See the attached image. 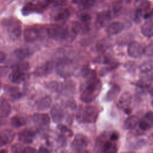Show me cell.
<instances>
[{
    "instance_id": "6da1fadb",
    "label": "cell",
    "mask_w": 153,
    "mask_h": 153,
    "mask_svg": "<svg viewBox=\"0 0 153 153\" xmlns=\"http://www.w3.org/2000/svg\"><path fill=\"white\" fill-rule=\"evenodd\" d=\"M102 88V82L96 77L87 79L80 95V99L84 103H90L99 94Z\"/></svg>"
},
{
    "instance_id": "7a4b0ae2",
    "label": "cell",
    "mask_w": 153,
    "mask_h": 153,
    "mask_svg": "<svg viewBox=\"0 0 153 153\" xmlns=\"http://www.w3.org/2000/svg\"><path fill=\"white\" fill-rule=\"evenodd\" d=\"M46 34L51 39L57 41H71L75 34L67 26L61 25H51L45 28Z\"/></svg>"
},
{
    "instance_id": "3957f363",
    "label": "cell",
    "mask_w": 153,
    "mask_h": 153,
    "mask_svg": "<svg viewBox=\"0 0 153 153\" xmlns=\"http://www.w3.org/2000/svg\"><path fill=\"white\" fill-rule=\"evenodd\" d=\"M99 111L94 106L87 105L81 107L77 113L78 120L84 123H95L98 118Z\"/></svg>"
},
{
    "instance_id": "277c9868",
    "label": "cell",
    "mask_w": 153,
    "mask_h": 153,
    "mask_svg": "<svg viewBox=\"0 0 153 153\" xmlns=\"http://www.w3.org/2000/svg\"><path fill=\"white\" fill-rule=\"evenodd\" d=\"M1 25L6 29L9 36L13 39L19 38L22 34L20 22L16 18L9 17L2 20Z\"/></svg>"
},
{
    "instance_id": "5b68a950",
    "label": "cell",
    "mask_w": 153,
    "mask_h": 153,
    "mask_svg": "<svg viewBox=\"0 0 153 153\" xmlns=\"http://www.w3.org/2000/svg\"><path fill=\"white\" fill-rule=\"evenodd\" d=\"M75 63L68 59H62L56 64L57 74L62 77H68L72 75L75 70Z\"/></svg>"
},
{
    "instance_id": "8992f818",
    "label": "cell",
    "mask_w": 153,
    "mask_h": 153,
    "mask_svg": "<svg viewBox=\"0 0 153 153\" xmlns=\"http://www.w3.org/2000/svg\"><path fill=\"white\" fill-rule=\"evenodd\" d=\"M88 145V138L82 134H76L72 142L71 148L75 152H84Z\"/></svg>"
},
{
    "instance_id": "52a82bcc",
    "label": "cell",
    "mask_w": 153,
    "mask_h": 153,
    "mask_svg": "<svg viewBox=\"0 0 153 153\" xmlns=\"http://www.w3.org/2000/svg\"><path fill=\"white\" fill-rule=\"evenodd\" d=\"M54 63L52 61H47L39 66H38L33 71V74L36 76H45L53 71Z\"/></svg>"
},
{
    "instance_id": "ba28073f",
    "label": "cell",
    "mask_w": 153,
    "mask_h": 153,
    "mask_svg": "<svg viewBox=\"0 0 153 153\" xmlns=\"http://www.w3.org/2000/svg\"><path fill=\"white\" fill-rule=\"evenodd\" d=\"M145 47L137 41L130 42L127 48V53L129 56L133 58H139L144 54Z\"/></svg>"
},
{
    "instance_id": "9c48e42d",
    "label": "cell",
    "mask_w": 153,
    "mask_h": 153,
    "mask_svg": "<svg viewBox=\"0 0 153 153\" xmlns=\"http://www.w3.org/2000/svg\"><path fill=\"white\" fill-rule=\"evenodd\" d=\"M36 135V132L30 128H25L20 131L17 135L18 140L24 143V144H29L31 143Z\"/></svg>"
},
{
    "instance_id": "30bf717a",
    "label": "cell",
    "mask_w": 153,
    "mask_h": 153,
    "mask_svg": "<svg viewBox=\"0 0 153 153\" xmlns=\"http://www.w3.org/2000/svg\"><path fill=\"white\" fill-rule=\"evenodd\" d=\"M15 133L11 129H4L0 131V148L11 143L14 137Z\"/></svg>"
},
{
    "instance_id": "8fae6325",
    "label": "cell",
    "mask_w": 153,
    "mask_h": 153,
    "mask_svg": "<svg viewBox=\"0 0 153 153\" xmlns=\"http://www.w3.org/2000/svg\"><path fill=\"white\" fill-rule=\"evenodd\" d=\"M112 14L109 11H103L99 13L95 20V26L97 28H102L107 25L111 21Z\"/></svg>"
},
{
    "instance_id": "7c38bea8",
    "label": "cell",
    "mask_w": 153,
    "mask_h": 153,
    "mask_svg": "<svg viewBox=\"0 0 153 153\" xmlns=\"http://www.w3.org/2000/svg\"><path fill=\"white\" fill-rule=\"evenodd\" d=\"M40 35L39 30L35 27L26 28L23 32V38L26 42H33L36 41Z\"/></svg>"
},
{
    "instance_id": "4fadbf2b",
    "label": "cell",
    "mask_w": 153,
    "mask_h": 153,
    "mask_svg": "<svg viewBox=\"0 0 153 153\" xmlns=\"http://www.w3.org/2000/svg\"><path fill=\"white\" fill-rule=\"evenodd\" d=\"M33 121L39 127H45L50 124V118L47 114L36 113L33 115Z\"/></svg>"
},
{
    "instance_id": "5bb4252c",
    "label": "cell",
    "mask_w": 153,
    "mask_h": 153,
    "mask_svg": "<svg viewBox=\"0 0 153 153\" xmlns=\"http://www.w3.org/2000/svg\"><path fill=\"white\" fill-rule=\"evenodd\" d=\"M112 140L110 141L105 139H99L97 145L100 148V151L103 152H117V147L114 143H113Z\"/></svg>"
},
{
    "instance_id": "9a60e30c",
    "label": "cell",
    "mask_w": 153,
    "mask_h": 153,
    "mask_svg": "<svg viewBox=\"0 0 153 153\" xmlns=\"http://www.w3.org/2000/svg\"><path fill=\"white\" fill-rule=\"evenodd\" d=\"M132 99L131 94L128 91H126L123 93L118 99L117 105L118 108L120 109H126L128 108L130 104L131 103Z\"/></svg>"
},
{
    "instance_id": "2e32d148",
    "label": "cell",
    "mask_w": 153,
    "mask_h": 153,
    "mask_svg": "<svg viewBox=\"0 0 153 153\" xmlns=\"http://www.w3.org/2000/svg\"><path fill=\"white\" fill-rule=\"evenodd\" d=\"M71 13L68 9L61 8L57 10L53 15V19L54 22L63 23L66 22L70 17Z\"/></svg>"
},
{
    "instance_id": "e0dca14e",
    "label": "cell",
    "mask_w": 153,
    "mask_h": 153,
    "mask_svg": "<svg viewBox=\"0 0 153 153\" xmlns=\"http://www.w3.org/2000/svg\"><path fill=\"white\" fill-rule=\"evenodd\" d=\"M9 78L10 81L14 83H21L27 78L26 72L13 69V71L10 74Z\"/></svg>"
},
{
    "instance_id": "ac0fdd59",
    "label": "cell",
    "mask_w": 153,
    "mask_h": 153,
    "mask_svg": "<svg viewBox=\"0 0 153 153\" xmlns=\"http://www.w3.org/2000/svg\"><path fill=\"white\" fill-rule=\"evenodd\" d=\"M50 114L52 119L56 123L62 121L65 116L63 109L59 105H54L50 110Z\"/></svg>"
},
{
    "instance_id": "d6986e66",
    "label": "cell",
    "mask_w": 153,
    "mask_h": 153,
    "mask_svg": "<svg viewBox=\"0 0 153 153\" xmlns=\"http://www.w3.org/2000/svg\"><path fill=\"white\" fill-rule=\"evenodd\" d=\"M87 24L82 22H73L71 25V30L75 35L85 33L88 30Z\"/></svg>"
},
{
    "instance_id": "ffe728a7",
    "label": "cell",
    "mask_w": 153,
    "mask_h": 153,
    "mask_svg": "<svg viewBox=\"0 0 153 153\" xmlns=\"http://www.w3.org/2000/svg\"><path fill=\"white\" fill-rule=\"evenodd\" d=\"M124 29L123 23L115 22L110 23L106 27V32L109 35H115L120 33Z\"/></svg>"
},
{
    "instance_id": "44dd1931",
    "label": "cell",
    "mask_w": 153,
    "mask_h": 153,
    "mask_svg": "<svg viewBox=\"0 0 153 153\" xmlns=\"http://www.w3.org/2000/svg\"><path fill=\"white\" fill-rule=\"evenodd\" d=\"M33 53V51L29 48L22 47L19 48L14 50L13 54L14 56L20 60H23L30 57Z\"/></svg>"
},
{
    "instance_id": "7402d4cb",
    "label": "cell",
    "mask_w": 153,
    "mask_h": 153,
    "mask_svg": "<svg viewBox=\"0 0 153 153\" xmlns=\"http://www.w3.org/2000/svg\"><path fill=\"white\" fill-rule=\"evenodd\" d=\"M52 103V99L49 96L41 97L36 102V108L38 110L44 111L49 108Z\"/></svg>"
},
{
    "instance_id": "603a6c76",
    "label": "cell",
    "mask_w": 153,
    "mask_h": 153,
    "mask_svg": "<svg viewBox=\"0 0 153 153\" xmlns=\"http://www.w3.org/2000/svg\"><path fill=\"white\" fill-rule=\"evenodd\" d=\"M27 122V118L24 115H16L11 119L12 126L16 128L21 127L25 126Z\"/></svg>"
},
{
    "instance_id": "cb8c5ba5",
    "label": "cell",
    "mask_w": 153,
    "mask_h": 153,
    "mask_svg": "<svg viewBox=\"0 0 153 153\" xmlns=\"http://www.w3.org/2000/svg\"><path fill=\"white\" fill-rule=\"evenodd\" d=\"M11 106L5 100L0 99V118L7 117L11 112Z\"/></svg>"
},
{
    "instance_id": "d4e9b609",
    "label": "cell",
    "mask_w": 153,
    "mask_h": 153,
    "mask_svg": "<svg viewBox=\"0 0 153 153\" xmlns=\"http://www.w3.org/2000/svg\"><path fill=\"white\" fill-rule=\"evenodd\" d=\"M43 9L38 4H34L32 2H28L22 9V14L25 16L29 15L34 12H40Z\"/></svg>"
},
{
    "instance_id": "484cf974",
    "label": "cell",
    "mask_w": 153,
    "mask_h": 153,
    "mask_svg": "<svg viewBox=\"0 0 153 153\" xmlns=\"http://www.w3.org/2000/svg\"><path fill=\"white\" fill-rule=\"evenodd\" d=\"M120 92V87L118 85H114L107 92L105 100L106 101H112L114 100Z\"/></svg>"
},
{
    "instance_id": "4316f807",
    "label": "cell",
    "mask_w": 153,
    "mask_h": 153,
    "mask_svg": "<svg viewBox=\"0 0 153 153\" xmlns=\"http://www.w3.org/2000/svg\"><path fill=\"white\" fill-rule=\"evenodd\" d=\"M45 85L46 88L50 90V91L58 93L61 92L63 90L65 86L63 83L54 81L46 82Z\"/></svg>"
},
{
    "instance_id": "83f0119b",
    "label": "cell",
    "mask_w": 153,
    "mask_h": 153,
    "mask_svg": "<svg viewBox=\"0 0 153 153\" xmlns=\"http://www.w3.org/2000/svg\"><path fill=\"white\" fill-rule=\"evenodd\" d=\"M142 33L146 36L151 37L153 36V22L151 20L146 22L141 27Z\"/></svg>"
},
{
    "instance_id": "f1b7e54d",
    "label": "cell",
    "mask_w": 153,
    "mask_h": 153,
    "mask_svg": "<svg viewBox=\"0 0 153 153\" xmlns=\"http://www.w3.org/2000/svg\"><path fill=\"white\" fill-rule=\"evenodd\" d=\"M139 122V118L137 116L132 115L128 117L124 123V128L128 130L134 127Z\"/></svg>"
},
{
    "instance_id": "f546056e",
    "label": "cell",
    "mask_w": 153,
    "mask_h": 153,
    "mask_svg": "<svg viewBox=\"0 0 153 153\" xmlns=\"http://www.w3.org/2000/svg\"><path fill=\"white\" fill-rule=\"evenodd\" d=\"M140 71L143 73H146L151 71L153 68V63L151 61H146L142 63L140 67Z\"/></svg>"
},
{
    "instance_id": "4dcf8cb0",
    "label": "cell",
    "mask_w": 153,
    "mask_h": 153,
    "mask_svg": "<svg viewBox=\"0 0 153 153\" xmlns=\"http://www.w3.org/2000/svg\"><path fill=\"white\" fill-rule=\"evenodd\" d=\"M137 9H139L142 12H143L149 9L150 6V2L148 0H139L138 2H137Z\"/></svg>"
},
{
    "instance_id": "1f68e13d",
    "label": "cell",
    "mask_w": 153,
    "mask_h": 153,
    "mask_svg": "<svg viewBox=\"0 0 153 153\" xmlns=\"http://www.w3.org/2000/svg\"><path fill=\"white\" fill-rule=\"evenodd\" d=\"M152 125V124L151 123H150L148 120L145 119V118H143L142 120H141L139 122V127L140 129L144 130V131L149 130L151 127Z\"/></svg>"
},
{
    "instance_id": "d6a6232c",
    "label": "cell",
    "mask_w": 153,
    "mask_h": 153,
    "mask_svg": "<svg viewBox=\"0 0 153 153\" xmlns=\"http://www.w3.org/2000/svg\"><path fill=\"white\" fill-rule=\"evenodd\" d=\"M13 69H18V70H20V71L27 72L29 70V63L27 62H20V63L16 64L13 68Z\"/></svg>"
},
{
    "instance_id": "836d02e7",
    "label": "cell",
    "mask_w": 153,
    "mask_h": 153,
    "mask_svg": "<svg viewBox=\"0 0 153 153\" xmlns=\"http://www.w3.org/2000/svg\"><path fill=\"white\" fill-rule=\"evenodd\" d=\"M95 0H84L81 2V7L82 9H88L94 4Z\"/></svg>"
},
{
    "instance_id": "e575fe53",
    "label": "cell",
    "mask_w": 153,
    "mask_h": 153,
    "mask_svg": "<svg viewBox=\"0 0 153 153\" xmlns=\"http://www.w3.org/2000/svg\"><path fill=\"white\" fill-rule=\"evenodd\" d=\"M108 47V42L106 41H100L97 45V48L99 51H104Z\"/></svg>"
},
{
    "instance_id": "d590c367",
    "label": "cell",
    "mask_w": 153,
    "mask_h": 153,
    "mask_svg": "<svg viewBox=\"0 0 153 153\" xmlns=\"http://www.w3.org/2000/svg\"><path fill=\"white\" fill-rule=\"evenodd\" d=\"M144 54L148 56H153V43H151L145 47Z\"/></svg>"
},
{
    "instance_id": "8d00e7d4",
    "label": "cell",
    "mask_w": 153,
    "mask_h": 153,
    "mask_svg": "<svg viewBox=\"0 0 153 153\" xmlns=\"http://www.w3.org/2000/svg\"><path fill=\"white\" fill-rule=\"evenodd\" d=\"M24 148H25L23 147L22 145L19 144H16L11 147V150L14 152H23Z\"/></svg>"
},
{
    "instance_id": "74e56055",
    "label": "cell",
    "mask_w": 153,
    "mask_h": 153,
    "mask_svg": "<svg viewBox=\"0 0 153 153\" xmlns=\"http://www.w3.org/2000/svg\"><path fill=\"white\" fill-rule=\"evenodd\" d=\"M54 0H40L38 4L41 7V8L44 9L45 7H46L50 3L52 2Z\"/></svg>"
},
{
    "instance_id": "f35d334b",
    "label": "cell",
    "mask_w": 153,
    "mask_h": 153,
    "mask_svg": "<svg viewBox=\"0 0 153 153\" xmlns=\"http://www.w3.org/2000/svg\"><path fill=\"white\" fill-rule=\"evenodd\" d=\"M121 8V5L120 3H115L112 6V13L115 14H117Z\"/></svg>"
},
{
    "instance_id": "ab89813d",
    "label": "cell",
    "mask_w": 153,
    "mask_h": 153,
    "mask_svg": "<svg viewBox=\"0 0 153 153\" xmlns=\"http://www.w3.org/2000/svg\"><path fill=\"white\" fill-rule=\"evenodd\" d=\"M80 19H81V22L85 23H88L90 22V20H91V17L89 14H82L81 16Z\"/></svg>"
},
{
    "instance_id": "60d3db41",
    "label": "cell",
    "mask_w": 153,
    "mask_h": 153,
    "mask_svg": "<svg viewBox=\"0 0 153 153\" xmlns=\"http://www.w3.org/2000/svg\"><path fill=\"white\" fill-rule=\"evenodd\" d=\"M66 3V1H65V0H58L54 3V7L59 8V7H61L62 6H63L64 5H65Z\"/></svg>"
},
{
    "instance_id": "b9f144b4",
    "label": "cell",
    "mask_w": 153,
    "mask_h": 153,
    "mask_svg": "<svg viewBox=\"0 0 153 153\" xmlns=\"http://www.w3.org/2000/svg\"><path fill=\"white\" fill-rule=\"evenodd\" d=\"M36 150L35 148L27 146V147H25L24 148L23 152H25V153H26V152H36Z\"/></svg>"
},
{
    "instance_id": "7bdbcfd3",
    "label": "cell",
    "mask_w": 153,
    "mask_h": 153,
    "mask_svg": "<svg viewBox=\"0 0 153 153\" xmlns=\"http://www.w3.org/2000/svg\"><path fill=\"white\" fill-rule=\"evenodd\" d=\"M5 59V54L2 52V51H0V62H3Z\"/></svg>"
},
{
    "instance_id": "ee69618b",
    "label": "cell",
    "mask_w": 153,
    "mask_h": 153,
    "mask_svg": "<svg viewBox=\"0 0 153 153\" xmlns=\"http://www.w3.org/2000/svg\"><path fill=\"white\" fill-rule=\"evenodd\" d=\"M39 152H50L49 150H48L47 149H46V148H45L44 147H42V146L40 147V148L39 149Z\"/></svg>"
},
{
    "instance_id": "f6af8a7d",
    "label": "cell",
    "mask_w": 153,
    "mask_h": 153,
    "mask_svg": "<svg viewBox=\"0 0 153 153\" xmlns=\"http://www.w3.org/2000/svg\"><path fill=\"white\" fill-rule=\"evenodd\" d=\"M83 0H72L74 3H78V2H81Z\"/></svg>"
},
{
    "instance_id": "bcb514c9",
    "label": "cell",
    "mask_w": 153,
    "mask_h": 153,
    "mask_svg": "<svg viewBox=\"0 0 153 153\" xmlns=\"http://www.w3.org/2000/svg\"><path fill=\"white\" fill-rule=\"evenodd\" d=\"M151 105H152V107H153V100H152V102H151Z\"/></svg>"
},
{
    "instance_id": "7dc6e473",
    "label": "cell",
    "mask_w": 153,
    "mask_h": 153,
    "mask_svg": "<svg viewBox=\"0 0 153 153\" xmlns=\"http://www.w3.org/2000/svg\"><path fill=\"white\" fill-rule=\"evenodd\" d=\"M0 89H1V82H0Z\"/></svg>"
}]
</instances>
